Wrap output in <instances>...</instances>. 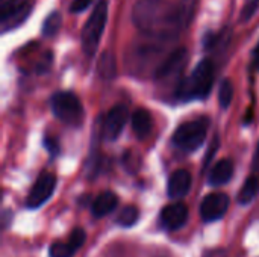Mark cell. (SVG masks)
Here are the masks:
<instances>
[{
	"label": "cell",
	"mask_w": 259,
	"mask_h": 257,
	"mask_svg": "<svg viewBox=\"0 0 259 257\" xmlns=\"http://www.w3.org/2000/svg\"><path fill=\"white\" fill-rule=\"evenodd\" d=\"M132 21L138 30L155 39H173L187 26L182 8L171 0H137Z\"/></svg>",
	"instance_id": "6da1fadb"
},
{
	"label": "cell",
	"mask_w": 259,
	"mask_h": 257,
	"mask_svg": "<svg viewBox=\"0 0 259 257\" xmlns=\"http://www.w3.org/2000/svg\"><path fill=\"white\" fill-rule=\"evenodd\" d=\"M214 64L211 59H202L194 71L182 79L176 88V97L179 100H202L206 98L212 89V83H214Z\"/></svg>",
	"instance_id": "7a4b0ae2"
},
{
	"label": "cell",
	"mask_w": 259,
	"mask_h": 257,
	"mask_svg": "<svg viewBox=\"0 0 259 257\" xmlns=\"http://www.w3.org/2000/svg\"><path fill=\"white\" fill-rule=\"evenodd\" d=\"M106 18H108V3L106 0H99L97 5L93 8L88 20L85 21L80 33L82 50L90 58L94 56V53L97 52V45L105 30Z\"/></svg>",
	"instance_id": "3957f363"
},
{
	"label": "cell",
	"mask_w": 259,
	"mask_h": 257,
	"mask_svg": "<svg viewBox=\"0 0 259 257\" xmlns=\"http://www.w3.org/2000/svg\"><path fill=\"white\" fill-rule=\"evenodd\" d=\"M50 106L58 120L71 127H80L85 118L83 106L79 97L70 91H58L50 98Z\"/></svg>",
	"instance_id": "277c9868"
},
{
	"label": "cell",
	"mask_w": 259,
	"mask_h": 257,
	"mask_svg": "<svg viewBox=\"0 0 259 257\" xmlns=\"http://www.w3.org/2000/svg\"><path fill=\"white\" fill-rule=\"evenodd\" d=\"M206 133H208V120L199 118V120L187 121L176 129L173 135V144L184 151H194L199 147H202V144L206 139Z\"/></svg>",
	"instance_id": "5b68a950"
},
{
	"label": "cell",
	"mask_w": 259,
	"mask_h": 257,
	"mask_svg": "<svg viewBox=\"0 0 259 257\" xmlns=\"http://www.w3.org/2000/svg\"><path fill=\"white\" fill-rule=\"evenodd\" d=\"M33 0H5L0 6L2 30L6 32L20 26L32 11Z\"/></svg>",
	"instance_id": "8992f818"
},
{
	"label": "cell",
	"mask_w": 259,
	"mask_h": 257,
	"mask_svg": "<svg viewBox=\"0 0 259 257\" xmlns=\"http://www.w3.org/2000/svg\"><path fill=\"white\" fill-rule=\"evenodd\" d=\"M56 186V176L53 173L44 171L39 174V177L35 180L32 189L29 191V195L26 198V206L29 209H38L42 206L53 194Z\"/></svg>",
	"instance_id": "52a82bcc"
},
{
	"label": "cell",
	"mask_w": 259,
	"mask_h": 257,
	"mask_svg": "<svg viewBox=\"0 0 259 257\" xmlns=\"http://www.w3.org/2000/svg\"><path fill=\"white\" fill-rule=\"evenodd\" d=\"M188 61V50L185 47H179L173 50L164 62L156 68L155 71V79L156 80H168L171 77H176L185 67Z\"/></svg>",
	"instance_id": "ba28073f"
},
{
	"label": "cell",
	"mask_w": 259,
	"mask_h": 257,
	"mask_svg": "<svg viewBox=\"0 0 259 257\" xmlns=\"http://www.w3.org/2000/svg\"><path fill=\"white\" fill-rule=\"evenodd\" d=\"M126 121H127V108L124 105H115L114 108H111L103 120V126H102L103 138L108 141L117 139L121 135Z\"/></svg>",
	"instance_id": "9c48e42d"
},
{
	"label": "cell",
	"mask_w": 259,
	"mask_h": 257,
	"mask_svg": "<svg viewBox=\"0 0 259 257\" xmlns=\"http://www.w3.org/2000/svg\"><path fill=\"white\" fill-rule=\"evenodd\" d=\"M229 208V198L226 194L212 192L206 195L200 204V217L206 223H212L220 220Z\"/></svg>",
	"instance_id": "30bf717a"
},
{
	"label": "cell",
	"mask_w": 259,
	"mask_h": 257,
	"mask_svg": "<svg viewBox=\"0 0 259 257\" xmlns=\"http://www.w3.org/2000/svg\"><path fill=\"white\" fill-rule=\"evenodd\" d=\"M187 220H188V208L184 203L168 204L162 209V212L159 215L161 226L168 232L179 230L181 227L185 226Z\"/></svg>",
	"instance_id": "8fae6325"
},
{
	"label": "cell",
	"mask_w": 259,
	"mask_h": 257,
	"mask_svg": "<svg viewBox=\"0 0 259 257\" xmlns=\"http://www.w3.org/2000/svg\"><path fill=\"white\" fill-rule=\"evenodd\" d=\"M191 183H193V177L187 170H178L171 174L168 185H167V194L170 198L178 200L185 197L190 189H191Z\"/></svg>",
	"instance_id": "7c38bea8"
},
{
	"label": "cell",
	"mask_w": 259,
	"mask_h": 257,
	"mask_svg": "<svg viewBox=\"0 0 259 257\" xmlns=\"http://www.w3.org/2000/svg\"><path fill=\"white\" fill-rule=\"evenodd\" d=\"M118 204V197L114 192L105 191L100 195H97V198L93 201L91 206V212L96 218H103L108 214H111Z\"/></svg>",
	"instance_id": "4fadbf2b"
},
{
	"label": "cell",
	"mask_w": 259,
	"mask_h": 257,
	"mask_svg": "<svg viewBox=\"0 0 259 257\" xmlns=\"http://www.w3.org/2000/svg\"><path fill=\"white\" fill-rule=\"evenodd\" d=\"M234 176V164L229 159H223L220 162H217L214 165V168L211 170L209 176H208V182L212 186H222L225 183H228Z\"/></svg>",
	"instance_id": "5bb4252c"
},
{
	"label": "cell",
	"mask_w": 259,
	"mask_h": 257,
	"mask_svg": "<svg viewBox=\"0 0 259 257\" xmlns=\"http://www.w3.org/2000/svg\"><path fill=\"white\" fill-rule=\"evenodd\" d=\"M132 129L138 138H146L153 129V118L147 109H137L132 115Z\"/></svg>",
	"instance_id": "9a60e30c"
},
{
	"label": "cell",
	"mask_w": 259,
	"mask_h": 257,
	"mask_svg": "<svg viewBox=\"0 0 259 257\" xmlns=\"http://www.w3.org/2000/svg\"><path fill=\"white\" fill-rule=\"evenodd\" d=\"M97 73L100 77L103 79H112L117 73V64H115V58L112 53L109 52H103L99 58L97 62Z\"/></svg>",
	"instance_id": "2e32d148"
},
{
	"label": "cell",
	"mask_w": 259,
	"mask_h": 257,
	"mask_svg": "<svg viewBox=\"0 0 259 257\" xmlns=\"http://www.w3.org/2000/svg\"><path fill=\"white\" fill-rule=\"evenodd\" d=\"M259 192V179L256 176H252L246 180L243 185L240 194H238V203L240 204H250Z\"/></svg>",
	"instance_id": "e0dca14e"
},
{
	"label": "cell",
	"mask_w": 259,
	"mask_h": 257,
	"mask_svg": "<svg viewBox=\"0 0 259 257\" xmlns=\"http://www.w3.org/2000/svg\"><path fill=\"white\" fill-rule=\"evenodd\" d=\"M61 23H62V18H61V14L58 11H53L50 12L44 23H42V27H41V32L44 36H55L61 27Z\"/></svg>",
	"instance_id": "ac0fdd59"
},
{
	"label": "cell",
	"mask_w": 259,
	"mask_h": 257,
	"mask_svg": "<svg viewBox=\"0 0 259 257\" xmlns=\"http://www.w3.org/2000/svg\"><path fill=\"white\" fill-rule=\"evenodd\" d=\"M234 100V85L229 79H225L219 88V103L223 109H228Z\"/></svg>",
	"instance_id": "d6986e66"
},
{
	"label": "cell",
	"mask_w": 259,
	"mask_h": 257,
	"mask_svg": "<svg viewBox=\"0 0 259 257\" xmlns=\"http://www.w3.org/2000/svg\"><path fill=\"white\" fill-rule=\"evenodd\" d=\"M138 220H140V211L135 206H126L120 212L117 223L123 227H132L138 223Z\"/></svg>",
	"instance_id": "ffe728a7"
},
{
	"label": "cell",
	"mask_w": 259,
	"mask_h": 257,
	"mask_svg": "<svg viewBox=\"0 0 259 257\" xmlns=\"http://www.w3.org/2000/svg\"><path fill=\"white\" fill-rule=\"evenodd\" d=\"M76 253V250L70 245L68 241L65 242H53L50 245V250H49V254L50 257H73Z\"/></svg>",
	"instance_id": "44dd1931"
},
{
	"label": "cell",
	"mask_w": 259,
	"mask_h": 257,
	"mask_svg": "<svg viewBox=\"0 0 259 257\" xmlns=\"http://www.w3.org/2000/svg\"><path fill=\"white\" fill-rule=\"evenodd\" d=\"M259 8V0H244V5L241 8V12H240V21H249L255 12L258 11Z\"/></svg>",
	"instance_id": "7402d4cb"
},
{
	"label": "cell",
	"mask_w": 259,
	"mask_h": 257,
	"mask_svg": "<svg viewBox=\"0 0 259 257\" xmlns=\"http://www.w3.org/2000/svg\"><path fill=\"white\" fill-rule=\"evenodd\" d=\"M85 238H87V235H85V232L80 229V227H76L71 233H70V236H68V242H70V245L77 251L80 247H82V244L85 242Z\"/></svg>",
	"instance_id": "603a6c76"
},
{
	"label": "cell",
	"mask_w": 259,
	"mask_h": 257,
	"mask_svg": "<svg viewBox=\"0 0 259 257\" xmlns=\"http://www.w3.org/2000/svg\"><path fill=\"white\" fill-rule=\"evenodd\" d=\"M196 2L197 0H182V12H184V17H185V23L190 24L193 15H194V11H196Z\"/></svg>",
	"instance_id": "cb8c5ba5"
},
{
	"label": "cell",
	"mask_w": 259,
	"mask_h": 257,
	"mask_svg": "<svg viewBox=\"0 0 259 257\" xmlns=\"http://www.w3.org/2000/svg\"><path fill=\"white\" fill-rule=\"evenodd\" d=\"M93 0H73L71 5H70V12L71 14H79L82 11H85L90 5H91Z\"/></svg>",
	"instance_id": "d4e9b609"
},
{
	"label": "cell",
	"mask_w": 259,
	"mask_h": 257,
	"mask_svg": "<svg viewBox=\"0 0 259 257\" xmlns=\"http://www.w3.org/2000/svg\"><path fill=\"white\" fill-rule=\"evenodd\" d=\"M44 145H46V148H47V151L50 153V156H56L58 153H59V147H58V144H56V141L55 139H52V138H46L44 139Z\"/></svg>",
	"instance_id": "484cf974"
},
{
	"label": "cell",
	"mask_w": 259,
	"mask_h": 257,
	"mask_svg": "<svg viewBox=\"0 0 259 257\" xmlns=\"http://www.w3.org/2000/svg\"><path fill=\"white\" fill-rule=\"evenodd\" d=\"M252 67L259 71V41L258 44H256V47L252 52Z\"/></svg>",
	"instance_id": "4316f807"
},
{
	"label": "cell",
	"mask_w": 259,
	"mask_h": 257,
	"mask_svg": "<svg viewBox=\"0 0 259 257\" xmlns=\"http://www.w3.org/2000/svg\"><path fill=\"white\" fill-rule=\"evenodd\" d=\"M252 168H253V171H255L256 174H259V142H258V147H256V151H255V155H253Z\"/></svg>",
	"instance_id": "83f0119b"
}]
</instances>
